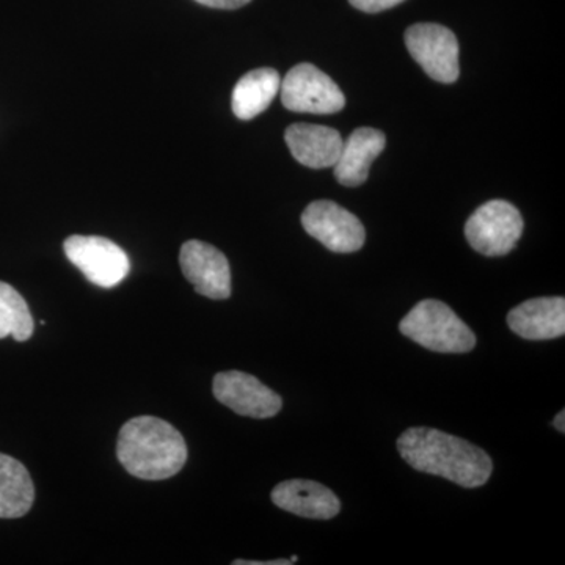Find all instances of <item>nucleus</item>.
<instances>
[{"instance_id": "nucleus-1", "label": "nucleus", "mask_w": 565, "mask_h": 565, "mask_svg": "<svg viewBox=\"0 0 565 565\" xmlns=\"http://www.w3.org/2000/svg\"><path fill=\"white\" fill-rule=\"evenodd\" d=\"M397 451L416 471L441 476L465 489L484 486L493 471L492 459L484 449L429 427L405 430L397 438Z\"/></svg>"}, {"instance_id": "nucleus-2", "label": "nucleus", "mask_w": 565, "mask_h": 565, "mask_svg": "<svg viewBox=\"0 0 565 565\" xmlns=\"http://www.w3.org/2000/svg\"><path fill=\"white\" fill-rule=\"evenodd\" d=\"M117 457L129 475L163 481L180 473L188 460V445L172 424L156 416H137L120 429Z\"/></svg>"}, {"instance_id": "nucleus-3", "label": "nucleus", "mask_w": 565, "mask_h": 565, "mask_svg": "<svg viewBox=\"0 0 565 565\" xmlns=\"http://www.w3.org/2000/svg\"><path fill=\"white\" fill-rule=\"evenodd\" d=\"M401 333L416 344L440 353H467L476 345L473 330L440 300L415 305L399 323Z\"/></svg>"}, {"instance_id": "nucleus-4", "label": "nucleus", "mask_w": 565, "mask_h": 565, "mask_svg": "<svg viewBox=\"0 0 565 565\" xmlns=\"http://www.w3.org/2000/svg\"><path fill=\"white\" fill-rule=\"evenodd\" d=\"M522 214L514 204L492 200L478 207L465 225V237L484 256H504L514 250L523 234Z\"/></svg>"}, {"instance_id": "nucleus-5", "label": "nucleus", "mask_w": 565, "mask_h": 565, "mask_svg": "<svg viewBox=\"0 0 565 565\" xmlns=\"http://www.w3.org/2000/svg\"><path fill=\"white\" fill-rule=\"evenodd\" d=\"M280 92L282 106L300 114H337L345 106L341 88L311 63H299L289 70Z\"/></svg>"}, {"instance_id": "nucleus-6", "label": "nucleus", "mask_w": 565, "mask_h": 565, "mask_svg": "<svg viewBox=\"0 0 565 565\" xmlns=\"http://www.w3.org/2000/svg\"><path fill=\"white\" fill-rule=\"evenodd\" d=\"M63 250L88 281L102 288L120 285L131 270L126 252L106 237L76 234L65 241Z\"/></svg>"}, {"instance_id": "nucleus-7", "label": "nucleus", "mask_w": 565, "mask_h": 565, "mask_svg": "<svg viewBox=\"0 0 565 565\" xmlns=\"http://www.w3.org/2000/svg\"><path fill=\"white\" fill-rule=\"evenodd\" d=\"M405 46L430 79L452 84L459 79V41L440 24L423 22L405 31Z\"/></svg>"}, {"instance_id": "nucleus-8", "label": "nucleus", "mask_w": 565, "mask_h": 565, "mask_svg": "<svg viewBox=\"0 0 565 565\" xmlns=\"http://www.w3.org/2000/svg\"><path fill=\"white\" fill-rule=\"evenodd\" d=\"M305 232L334 253L359 252L366 241L363 223L340 204L319 200L302 214Z\"/></svg>"}, {"instance_id": "nucleus-9", "label": "nucleus", "mask_w": 565, "mask_h": 565, "mask_svg": "<svg viewBox=\"0 0 565 565\" xmlns=\"http://www.w3.org/2000/svg\"><path fill=\"white\" fill-rule=\"evenodd\" d=\"M212 393L218 403L232 408L234 414L248 418L266 419L280 414V394L263 384L255 375L243 371L218 373L212 382Z\"/></svg>"}, {"instance_id": "nucleus-10", "label": "nucleus", "mask_w": 565, "mask_h": 565, "mask_svg": "<svg viewBox=\"0 0 565 565\" xmlns=\"http://www.w3.org/2000/svg\"><path fill=\"white\" fill-rule=\"evenodd\" d=\"M180 266L185 280L200 296L225 300L232 296V269L228 259L214 245L188 241L181 247Z\"/></svg>"}, {"instance_id": "nucleus-11", "label": "nucleus", "mask_w": 565, "mask_h": 565, "mask_svg": "<svg viewBox=\"0 0 565 565\" xmlns=\"http://www.w3.org/2000/svg\"><path fill=\"white\" fill-rule=\"evenodd\" d=\"M512 332L530 341L555 340L565 333L564 297H537L509 311Z\"/></svg>"}, {"instance_id": "nucleus-12", "label": "nucleus", "mask_w": 565, "mask_h": 565, "mask_svg": "<svg viewBox=\"0 0 565 565\" xmlns=\"http://www.w3.org/2000/svg\"><path fill=\"white\" fill-rule=\"evenodd\" d=\"M270 497L277 508L303 519L330 520L341 511L340 500L332 490L305 479L280 482Z\"/></svg>"}, {"instance_id": "nucleus-13", "label": "nucleus", "mask_w": 565, "mask_h": 565, "mask_svg": "<svg viewBox=\"0 0 565 565\" xmlns=\"http://www.w3.org/2000/svg\"><path fill=\"white\" fill-rule=\"evenodd\" d=\"M286 145L292 158L308 169H330L340 158L343 137L327 126L297 122L285 132Z\"/></svg>"}, {"instance_id": "nucleus-14", "label": "nucleus", "mask_w": 565, "mask_h": 565, "mask_svg": "<svg viewBox=\"0 0 565 565\" xmlns=\"http://www.w3.org/2000/svg\"><path fill=\"white\" fill-rule=\"evenodd\" d=\"M385 134L374 128H359L343 141L340 158L333 166L334 178L345 188H356L367 180L371 166L385 150Z\"/></svg>"}, {"instance_id": "nucleus-15", "label": "nucleus", "mask_w": 565, "mask_h": 565, "mask_svg": "<svg viewBox=\"0 0 565 565\" xmlns=\"http://www.w3.org/2000/svg\"><path fill=\"white\" fill-rule=\"evenodd\" d=\"M280 74L273 68L253 70L245 74L233 90L234 115L239 120H252L258 117L274 102L275 96L280 92Z\"/></svg>"}, {"instance_id": "nucleus-16", "label": "nucleus", "mask_w": 565, "mask_h": 565, "mask_svg": "<svg viewBox=\"0 0 565 565\" xmlns=\"http://www.w3.org/2000/svg\"><path fill=\"white\" fill-rule=\"evenodd\" d=\"M35 486L28 468L0 452V519H20L31 511Z\"/></svg>"}, {"instance_id": "nucleus-17", "label": "nucleus", "mask_w": 565, "mask_h": 565, "mask_svg": "<svg viewBox=\"0 0 565 565\" xmlns=\"http://www.w3.org/2000/svg\"><path fill=\"white\" fill-rule=\"evenodd\" d=\"M0 303L6 305L10 313L13 315L14 330L11 337L20 341V343L31 340L35 323H33L31 310H29V305L25 302L24 297L13 286H10L9 282L0 281Z\"/></svg>"}, {"instance_id": "nucleus-18", "label": "nucleus", "mask_w": 565, "mask_h": 565, "mask_svg": "<svg viewBox=\"0 0 565 565\" xmlns=\"http://www.w3.org/2000/svg\"><path fill=\"white\" fill-rule=\"evenodd\" d=\"M356 10L364 11V13H379L393 9V7L399 6L404 0H349Z\"/></svg>"}, {"instance_id": "nucleus-19", "label": "nucleus", "mask_w": 565, "mask_h": 565, "mask_svg": "<svg viewBox=\"0 0 565 565\" xmlns=\"http://www.w3.org/2000/svg\"><path fill=\"white\" fill-rule=\"evenodd\" d=\"M195 2L211 7V9L236 10L247 6L250 0H195Z\"/></svg>"}, {"instance_id": "nucleus-20", "label": "nucleus", "mask_w": 565, "mask_h": 565, "mask_svg": "<svg viewBox=\"0 0 565 565\" xmlns=\"http://www.w3.org/2000/svg\"><path fill=\"white\" fill-rule=\"evenodd\" d=\"M14 330L13 315L10 313L6 305L0 303V340L2 338L11 337Z\"/></svg>"}, {"instance_id": "nucleus-21", "label": "nucleus", "mask_w": 565, "mask_h": 565, "mask_svg": "<svg viewBox=\"0 0 565 565\" xmlns=\"http://www.w3.org/2000/svg\"><path fill=\"white\" fill-rule=\"evenodd\" d=\"M234 565H289L291 561L289 559H277V561H266V563H262V561H245V559H236L233 563Z\"/></svg>"}, {"instance_id": "nucleus-22", "label": "nucleus", "mask_w": 565, "mask_h": 565, "mask_svg": "<svg viewBox=\"0 0 565 565\" xmlns=\"http://www.w3.org/2000/svg\"><path fill=\"white\" fill-rule=\"evenodd\" d=\"M553 424H555L556 429L559 430L561 434L565 433V412L564 411H561L559 414H557L555 416V422H553Z\"/></svg>"}]
</instances>
